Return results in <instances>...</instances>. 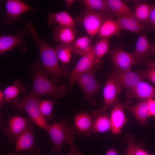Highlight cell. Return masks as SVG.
I'll return each mask as SVG.
<instances>
[{
  "mask_svg": "<svg viewBox=\"0 0 155 155\" xmlns=\"http://www.w3.org/2000/svg\"><path fill=\"white\" fill-rule=\"evenodd\" d=\"M149 99L141 100L135 105H123V108L132 113L140 124L144 125L149 117Z\"/></svg>",
  "mask_w": 155,
  "mask_h": 155,
  "instance_id": "obj_19",
  "label": "cell"
},
{
  "mask_svg": "<svg viewBox=\"0 0 155 155\" xmlns=\"http://www.w3.org/2000/svg\"><path fill=\"white\" fill-rule=\"evenodd\" d=\"M121 90L116 74L110 75L103 90V105L102 110L106 112L114 104L117 100V95Z\"/></svg>",
  "mask_w": 155,
  "mask_h": 155,
  "instance_id": "obj_10",
  "label": "cell"
},
{
  "mask_svg": "<svg viewBox=\"0 0 155 155\" xmlns=\"http://www.w3.org/2000/svg\"><path fill=\"white\" fill-rule=\"evenodd\" d=\"M58 59L63 65L70 61L73 49L71 44H59L54 49Z\"/></svg>",
  "mask_w": 155,
  "mask_h": 155,
  "instance_id": "obj_30",
  "label": "cell"
},
{
  "mask_svg": "<svg viewBox=\"0 0 155 155\" xmlns=\"http://www.w3.org/2000/svg\"><path fill=\"white\" fill-rule=\"evenodd\" d=\"M26 91V88L22 82L18 79H16L13 84L6 87L3 92L5 102L11 103L18 98L20 93Z\"/></svg>",
  "mask_w": 155,
  "mask_h": 155,
  "instance_id": "obj_26",
  "label": "cell"
},
{
  "mask_svg": "<svg viewBox=\"0 0 155 155\" xmlns=\"http://www.w3.org/2000/svg\"><path fill=\"white\" fill-rule=\"evenodd\" d=\"M112 62L117 70L126 71L131 70L132 66L135 64L133 53L117 49L109 52Z\"/></svg>",
  "mask_w": 155,
  "mask_h": 155,
  "instance_id": "obj_12",
  "label": "cell"
},
{
  "mask_svg": "<svg viewBox=\"0 0 155 155\" xmlns=\"http://www.w3.org/2000/svg\"><path fill=\"white\" fill-rule=\"evenodd\" d=\"M152 5L145 3L138 4L133 12L134 16L140 21L148 24Z\"/></svg>",
  "mask_w": 155,
  "mask_h": 155,
  "instance_id": "obj_31",
  "label": "cell"
},
{
  "mask_svg": "<svg viewBox=\"0 0 155 155\" xmlns=\"http://www.w3.org/2000/svg\"><path fill=\"white\" fill-rule=\"evenodd\" d=\"M93 125L89 135L97 132H103L111 129L110 117L106 112L102 110L93 111L91 113Z\"/></svg>",
  "mask_w": 155,
  "mask_h": 155,
  "instance_id": "obj_21",
  "label": "cell"
},
{
  "mask_svg": "<svg viewBox=\"0 0 155 155\" xmlns=\"http://www.w3.org/2000/svg\"><path fill=\"white\" fill-rule=\"evenodd\" d=\"M116 17L121 30L140 33L144 31L154 32L153 29L149 24L140 21L134 16H118Z\"/></svg>",
  "mask_w": 155,
  "mask_h": 155,
  "instance_id": "obj_13",
  "label": "cell"
},
{
  "mask_svg": "<svg viewBox=\"0 0 155 155\" xmlns=\"http://www.w3.org/2000/svg\"><path fill=\"white\" fill-rule=\"evenodd\" d=\"M127 139V148L126 155H133V150L135 144L133 142V137H130Z\"/></svg>",
  "mask_w": 155,
  "mask_h": 155,
  "instance_id": "obj_34",
  "label": "cell"
},
{
  "mask_svg": "<svg viewBox=\"0 0 155 155\" xmlns=\"http://www.w3.org/2000/svg\"><path fill=\"white\" fill-rule=\"evenodd\" d=\"M14 144L15 146L16 152L26 150L32 151L35 154L41 153L40 149L35 146L33 126L31 122Z\"/></svg>",
  "mask_w": 155,
  "mask_h": 155,
  "instance_id": "obj_11",
  "label": "cell"
},
{
  "mask_svg": "<svg viewBox=\"0 0 155 155\" xmlns=\"http://www.w3.org/2000/svg\"><path fill=\"white\" fill-rule=\"evenodd\" d=\"M30 34L39 53L43 70L50 76L53 82L58 83L62 77L68 75L67 73L60 67L54 49L40 37L34 27Z\"/></svg>",
  "mask_w": 155,
  "mask_h": 155,
  "instance_id": "obj_2",
  "label": "cell"
},
{
  "mask_svg": "<svg viewBox=\"0 0 155 155\" xmlns=\"http://www.w3.org/2000/svg\"><path fill=\"white\" fill-rule=\"evenodd\" d=\"M148 109L149 117L151 116H155V100L152 99H149Z\"/></svg>",
  "mask_w": 155,
  "mask_h": 155,
  "instance_id": "obj_36",
  "label": "cell"
},
{
  "mask_svg": "<svg viewBox=\"0 0 155 155\" xmlns=\"http://www.w3.org/2000/svg\"><path fill=\"white\" fill-rule=\"evenodd\" d=\"M148 24L153 28L155 32V5H152L150 13Z\"/></svg>",
  "mask_w": 155,
  "mask_h": 155,
  "instance_id": "obj_35",
  "label": "cell"
},
{
  "mask_svg": "<svg viewBox=\"0 0 155 155\" xmlns=\"http://www.w3.org/2000/svg\"><path fill=\"white\" fill-rule=\"evenodd\" d=\"M31 122L29 118L15 115L9 119L7 127L2 131L9 142H15L18 137L24 131Z\"/></svg>",
  "mask_w": 155,
  "mask_h": 155,
  "instance_id": "obj_9",
  "label": "cell"
},
{
  "mask_svg": "<svg viewBox=\"0 0 155 155\" xmlns=\"http://www.w3.org/2000/svg\"><path fill=\"white\" fill-rule=\"evenodd\" d=\"M145 63L146 69L142 73L143 79H147L155 84V61L149 60Z\"/></svg>",
  "mask_w": 155,
  "mask_h": 155,
  "instance_id": "obj_33",
  "label": "cell"
},
{
  "mask_svg": "<svg viewBox=\"0 0 155 155\" xmlns=\"http://www.w3.org/2000/svg\"><path fill=\"white\" fill-rule=\"evenodd\" d=\"M41 100L39 96L30 94L25 95L22 100L16 98L11 103L17 109L25 110L32 122L46 131L50 124L44 119L40 111L39 104Z\"/></svg>",
  "mask_w": 155,
  "mask_h": 155,
  "instance_id": "obj_4",
  "label": "cell"
},
{
  "mask_svg": "<svg viewBox=\"0 0 155 155\" xmlns=\"http://www.w3.org/2000/svg\"><path fill=\"white\" fill-rule=\"evenodd\" d=\"M128 96L135 98L140 100L155 98V88L142 81L131 88Z\"/></svg>",
  "mask_w": 155,
  "mask_h": 155,
  "instance_id": "obj_18",
  "label": "cell"
},
{
  "mask_svg": "<svg viewBox=\"0 0 155 155\" xmlns=\"http://www.w3.org/2000/svg\"><path fill=\"white\" fill-rule=\"evenodd\" d=\"M105 155H117V154L115 149L111 148L108 149Z\"/></svg>",
  "mask_w": 155,
  "mask_h": 155,
  "instance_id": "obj_39",
  "label": "cell"
},
{
  "mask_svg": "<svg viewBox=\"0 0 155 155\" xmlns=\"http://www.w3.org/2000/svg\"><path fill=\"white\" fill-rule=\"evenodd\" d=\"M109 10L117 16H134V13L128 6L123 1L120 0H106Z\"/></svg>",
  "mask_w": 155,
  "mask_h": 155,
  "instance_id": "obj_27",
  "label": "cell"
},
{
  "mask_svg": "<svg viewBox=\"0 0 155 155\" xmlns=\"http://www.w3.org/2000/svg\"><path fill=\"white\" fill-rule=\"evenodd\" d=\"M48 24L50 26L59 25L75 28V22L71 15L63 11L57 13L49 12L47 13Z\"/></svg>",
  "mask_w": 155,
  "mask_h": 155,
  "instance_id": "obj_23",
  "label": "cell"
},
{
  "mask_svg": "<svg viewBox=\"0 0 155 155\" xmlns=\"http://www.w3.org/2000/svg\"><path fill=\"white\" fill-rule=\"evenodd\" d=\"M5 102L3 92L1 90L0 91V106H2Z\"/></svg>",
  "mask_w": 155,
  "mask_h": 155,
  "instance_id": "obj_40",
  "label": "cell"
},
{
  "mask_svg": "<svg viewBox=\"0 0 155 155\" xmlns=\"http://www.w3.org/2000/svg\"><path fill=\"white\" fill-rule=\"evenodd\" d=\"M67 6L70 7L75 1V0H66L65 1Z\"/></svg>",
  "mask_w": 155,
  "mask_h": 155,
  "instance_id": "obj_41",
  "label": "cell"
},
{
  "mask_svg": "<svg viewBox=\"0 0 155 155\" xmlns=\"http://www.w3.org/2000/svg\"><path fill=\"white\" fill-rule=\"evenodd\" d=\"M77 34L75 28L55 25L53 36L54 40L59 44H70L74 41Z\"/></svg>",
  "mask_w": 155,
  "mask_h": 155,
  "instance_id": "obj_17",
  "label": "cell"
},
{
  "mask_svg": "<svg viewBox=\"0 0 155 155\" xmlns=\"http://www.w3.org/2000/svg\"><path fill=\"white\" fill-rule=\"evenodd\" d=\"M110 18H111L105 14L85 7L77 19L92 39L98 34L103 22Z\"/></svg>",
  "mask_w": 155,
  "mask_h": 155,
  "instance_id": "obj_6",
  "label": "cell"
},
{
  "mask_svg": "<svg viewBox=\"0 0 155 155\" xmlns=\"http://www.w3.org/2000/svg\"><path fill=\"white\" fill-rule=\"evenodd\" d=\"M94 67L97 68L94 63L92 47L88 52L82 56L73 69L70 75V83L73 84L80 75Z\"/></svg>",
  "mask_w": 155,
  "mask_h": 155,
  "instance_id": "obj_15",
  "label": "cell"
},
{
  "mask_svg": "<svg viewBox=\"0 0 155 155\" xmlns=\"http://www.w3.org/2000/svg\"><path fill=\"white\" fill-rule=\"evenodd\" d=\"M109 38H101L93 45L94 63L97 68L100 67L102 58L108 51Z\"/></svg>",
  "mask_w": 155,
  "mask_h": 155,
  "instance_id": "obj_25",
  "label": "cell"
},
{
  "mask_svg": "<svg viewBox=\"0 0 155 155\" xmlns=\"http://www.w3.org/2000/svg\"><path fill=\"white\" fill-rule=\"evenodd\" d=\"M32 71L31 78L32 85L30 94L35 96L45 95L51 96L56 99L65 97L68 86L62 84L57 85L50 80L43 70L40 61L37 60L29 67Z\"/></svg>",
  "mask_w": 155,
  "mask_h": 155,
  "instance_id": "obj_1",
  "label": "cell"
},
{
  "mask_svg": "<svg viewBox=\"0 0 155 155\" xmlns=\"http://www.w3.org/2000/svg\"><path fill=\"white\" fill-rule=\"evenodd\" d=\"M123 105L117 100L114 104L110 117L111 130L114 134L121 133L123 126L127 120L124 111Z\"/></svg>",
  "mask_w": 155,
  "mask_h": 155,
  "instance_id": "obj_16",
  "label": "cell"
},
{
  "mask_svg": "<svg viewBox=\"0 0 155 155\" xmlns=\"http://www.w3.org/2000/svg\"><path fill=\"white\" fill-rule=\"evenodd\" d=\"M40 154H35V155H39ZM6 155H20V154L18 152H10L8 154Z\"/></svg>",
  "mask_w": 155,
  "mask_h": 155,
  "instance_id": "obj_42",
  "label": "cell"
},
{
  "mask_svg": "<svg viewBox=\"0 0 155 155\" xmlns=\"http://www.w3.org/2000/svg\"><path fill=\"white\" fill-rule=\"evenodd\" d=\"M69 153L66 155H82V152L78 150L77 146L71 145L69 148Z\"/></svg>",
  "mask_w": 155,
  "mask_h": 155,
  "instance_id": "obj_37",
  "label": "cell"
},
{
  "mask_svg": "<svg viewBox=\"0 0 155 155\" xmlns=\"http://www.w3.org/2000/svg\"><path fill=\"white\" fill-rule=\"evenodd\" d=\"M71 45L74 53L82 56L88 52L93 46L91 39L86 35L78 38Z\"/></svg>",
  "mask_w": 155,
  "mask_h": 155,
  "instance_id": "obj_28",
  "label": "cell"
},
{
  "mask_svg": "<svg viewBox=\"0 0 155 155\" xmlns=\"http://www.w3.org/2000/svg\"><path fill=\"white\" fill-rule=\"evenodd\" d=\"M121 30L117 19L110 18L106 20L102 23L98 32L99 38H110L118 34Z\"/></svg>",
  "mask_w": 155,
  "mask_h": 155,
  "instance_id": "obj_24",
  "label": "cell"
},
{
  "mask_svg": "<svg viewBox=\"0 0 155 155\" xmlns=\"http://www.w3.org/2000/svg\"><path fill=\"white\" fill-rule=\"evenodd\" d=\"M54 102L50 100H41L39 104L40 113L44 119H52L53 118V109Z\"/></svg>",
  "mask_w": 155,
  "mask_h": 155,
  "instance_id": "obj_32",
  "label": "cell"
},
{
  "mask_svg": "<svg viewBox=\"0 0 155 155\" xmlns=\"http://www.w3.org/2000/svg\"><path fill=\"white\" fill-rule=\"evenodd\" d=\"M67 119H61L59 123L53 121L46 131L51 139L53 147L51 152L59 155L64 142L72 144L74 140L71 128L67 126Z\"/></svg>",
  "mask_w": 155,
  "mask_h": 155,
  "instance_id": "obj_3",
  "label": "cell"
},
{
  "mask_svg": "<svg viewBox=\"0 0 155 155\" xmlns=\"http://www.w3.org/2000/svg\"><path fill=\"white\" fill-rule=\"evenodd\" d=\"M116 75L121 89L132 88L144 80L142 73H137L131 70L122 71L117 70Z\"/></svg>",
  "mask_w": 155,
  "mask_h": 155,
  "instance_id": "obj_20",
  "label": "cell"
},
{
  "mask_svg": "<svg viewBox=\"0 0 155 155\" xmlns=\"http://www.w3.org/2000/svg\"><path fill=\"white\" fill-rule=\"evenodd\" d=\"M6 17L1 21L3 23L11 25L20 20L22 13L31 11L43 12L35 9L20 0H8L5 3Z\"/></svg>",
  "mask_w": 155,
  "mask_h": 155,
  "instance_id": "obj_8",
  "label": "cell"
},
{
  "mask_svg": "<svg viewBox=\"0 0 155 155\" xmlns=\"http://www.w3.org/2000/svg\"><path fill=\"white\" fill-rule=\"evenodd\" d=\"M96 67H94L80 75L76 81L82 89L84 98L92 105H94L96 101L94 96L99 91L100 84L95 75Z\"/></svg>",
  "mask_w": 155,
  "mask_h": 155,
  "instance_id": "obj_7",
  "label": "cell"
},
{
  "mask_svg": "<svg viewBox=\"0 0 155 155\" xmlns=\"http://www.w3.org/2000/svg\"><path fill=\"white\" fill-rule=\"evenodd\" d=\"M133 155H149L144 150L135 144L134 150Z\"/></svg>",
  "mask_w": 155,
  "mask_h": 155,
  "instance_id": "obj_38",
  "label": "cell"
},
{
  "mask_svg": "<svg viewBox=\"0 0 155 155\" xmlns=\"http://www.w3.org/2000/svg\"><path fill=\"white\" fill-rule=\"evenodd\" d=\"M33 23L29 22L25 24L18 34L13 35H1L0 36V54L11 50L18 46L22 52H27V49L25 43L26 37L31 32L34 27Z\"/></svg>",
  "mask_w": 155,
  "mask_h": 155,
  "instance_id": "obj_5",
  "label": "cell"
},
{
  "mask_svg": "<svg viewBox=\"0 0 155 155\" xmlns=\"http://www.w3.org/2000/svg\"><path fill=\"white\" fill-rule=\"evenodd\" d=\"M74 125L79 132L82 135H89L93 125V119L91 113L82 112L76 114L74 117Z\"/></svg>",
  "mask_w": 155,
  "mask_h": 155,
  "instance_id": "obj_22",
  "label": "cell"
},
{
  "mask_svg": "<svg viewBox=\"0 0 155 155\" xmlns=\"http://www.w3.org/2000/svg\"><path fill=\"white\" fill-rule=\"evenodd\" d=\"M81 1L87 9L105 14L111 18H113L115 16L108 8L106 0H83Z\"/></svg>",
  "mask_w": 155,
  "mask_h": 155,
  "instance_id": "obj_29",
  "label": "cell"
},
{
  "mask_svg": "<svg viewBox=\"0 0 155 155\" xmlns=\"http://www.w3.org/2000/svg\"><path fill=\"white\" fill-rule=\"evenodd\" d=\"M154 52V47L149 43L146 34L144 32L140 33L133 53L135 64L145 62L147 58Z\"/></svg>",
  "mask_w": 155,
  "mask_h": 155,
  "instance_id": "obj_14",
  "label": "cell"
}]
</instances>
